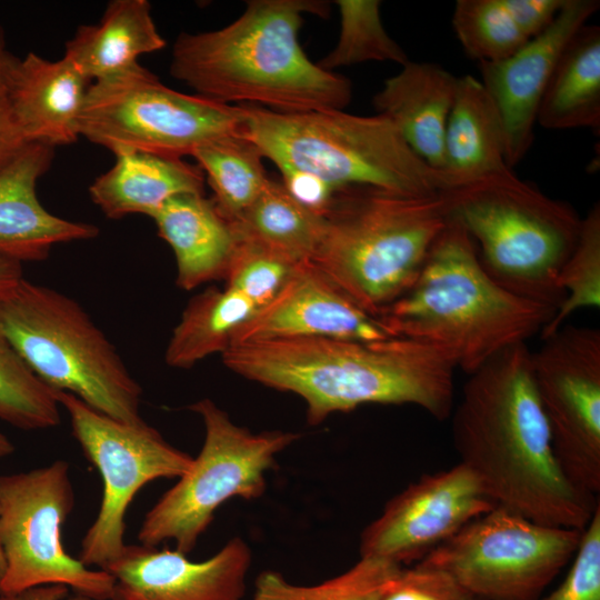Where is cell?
I'll return each instance as SVG.
<instances>
[{
  "label": "cell",
  "instance_id": "obj_39",
  "mask_svg": "<svg viewBox=\"0 0 600 600\" xmlns=\"http://www.w3.org/2000/svg\"><path fill=\"white\" fill-rule=\"evenodd\" d=\"M28 142L16 126L3 94H0V169Z\"/></svg>",
  "mask_w": 600,
  "mask_h": 600
},
{
  "label": "cell",
  "instance_id": "obj_42",
  "mask_svg": "<svg viewBox=\"0 0 600 600\" xmlns=\"http://www.w3.org/2000/svg\"><path fill=\"white\" fill-rule=\"evenodd\" d=\"M14 59L16 57L7 50L2 33L0 32V94L3 92L4 81Z\"/></svg>",
  "mask_w": 600,
  "mask_h": 600
},
{
  "label": "cell",
  "instance_id": "obj_8",
  "mask_svg": "<svg viewBox=\"0 0 600 600\" xmlns=\"http://www.w3.org/2000/svg\"><path fill=\"white\" fill-rule=\"evenodd\" d=\"M0 331L51 389L118 421L143 422L140 384L74 299L23 279L0 302Z\"/></svg>",
  "mask_w": 600,
  "mask_h": 600
},
{
  "label": "cell",
  "instance_id": "obj_45",
  "mask_svg": "<svg viewBox=\"0 0 600 600\" xmlns=\"http://www.w3.org/2000/svg\"><path fill=\"white\" fill-rule=\"evenodd\" d=\"M88 600H93V599H90V598H89Z\"/></svg>",
  "mask_w": 600,
  "mask_h": 600
},
{
  "label": "cell",
  "instance_id": "obj_31",
  "mask_svg": "<svg viewBox=\"0 0 600 600\" xmlns=\"http://www.w3.org/2000/svg\"><path fill=\"white\" fill-rule=\"evenodd\" d=\"M402 566L374 558L360 560L346 572L314 586H298L273 570L262 571L252 600H382L386 582Z\"/></svg>",
  "mask_w": 600,
  "mask_h": 600
},
{
  "label": "cell",
  "instance_id": "obj_27",
  "mask_svg": "<svg viewBox=\"0 0 600 600\" xmlns=\"http://www.w3.org/2000/svg\"><path fill=\"white\" fill-rule=\"evenodd\" d=\"M257 310L249 299L228 287H211L198 293L172 331L166 363L189 369L211 354H222L231 346L234 332Z\"/></svg>",
  "mask_w": 600,
  "mask_h": 600
},
{
  "label": "cell",
  "instance_id": "obj_2",
  "mask_svg": "<svg viewBox=\"0 0 600 600\" xmlns=\"http://www.w3.org/2000/svg\"><path fill=\"white\" fill-rule=\"evenodd\" d=\"M221 357L237 374L301 397L311 426L369 403L413 404L438 420L453 409L454 363L410 338L272 339L231 346Z\"/></svg>",
  "mask_w": 600,
  "mask_h": 600
},
{
  "label": "cell",
  "instance_id": "obj_30",
  "mask_svg": "<svg viewBox=\"0 0 600 600\" xmlns=\"http://www.w3.org/2000/svg\"><path fill=\"white\" fill-rule=\"evenodd\" d=\"M452 27L466 53L479 62L506 59L532 39L511 0H458Z\"/></svg>",
  "mask_w": 600,
  "mask_h": 600
},
{
  "label": "cell",
  "instance_id": "obj_1",
  "mask_svg": "<svg viewBox=\"0 0 600 600\" xmlns=\"http://www.w3.org/2000/svg\"><path fill=\"white\" fill-rule=\"evenodd\" d=\"M450 417L459 462L497 507L542 524L586 528L599 501L567 477L556 457L526 342L469 374Z\"/></svg>",
  "mask_w": 600,
  "mask_h": 600
},
{
  "label": "cell",
  "instance_id": "obj_18",
  "mask_svg": "<svg viewBox=\"0 0 600 600\" xmlns=\"http://www.w3.org/2000/svg\"><path fill=\"white\" fill-rule=\"evenodd\" d=\"M390 337L394 336L379 317L359 307L308 260L234 332L231 346L287 338L378 341Z\"/></svg>",
  "mask_w": 600,
  "mask_h": 600
},
{
  "label": "cell",
  "instance_id": "obj_26",
  "mask_svg": "<svg viewBox=\"0 0 600 600\" xmlns=\"http://www.w3.org/2000/svg\"><path fill=\"white\" fill-rule=\"evenodd\" d=\"M546 129H600V28L584 24L564 47L540 102Z\"/></svg>",
  "mask_w": 600,
  "mask_h": 600
},
{
  "label": "cell",
  "instance_id": "obj_22",
  "mask_svg": "<svg viewBox=\"0 0 600 600\" xmlns=\"http://www.w3.org/2000/svg\"><path fill=\"white\" fill-rule=\"evenodd\" d=\"M158 234L172 249L177 286L192 290L224 279L237 246L230 221L204 193H182L169 199L152 217Z\"/></svg>",
  "mask_w": 600,
  "mask_h": 600
},
{
  "label": "cell",
  "instance_id": "obj_35",
  "mask_svg": "<svg viewBox=\"0 0 600 600\" xmlns=\"http://www.w3.org/2000/svg\"><path fill=\"white\" fill-rule=\"evenodd\" d=\"M237 238L224 276L226 287L238 291L260 309L278 294L300 261L257 241Z\"/></svg>",
  "mask_w": 600,
  "mask_h": 600
},
{
  "label": "cell",
  "instance_id": "obj_4",
  "mask_svg": "<svg viewBox=\"0 0 600 600\" xmlns=\"http://www.w3.org/2000/svg\"><path fill=\"white\" fill-rule=\"evenodd\" d=\"M556 311L493 281L471 237L448 218L412 287L379 318L392 336L433 346L471 374L503 349L541 333Z\"/></svg>",
  "mask_w": 600,
  "mask_h": 600
},
{
  "label": "cell",
  "instance_id": "obj_32",
  "mask_svg": "<svg viewBox=\"0 0 600 600\" xmlns=\"http://www.w3.org/2000/svg\"><path fill=\"white\" fill-rule=\"evenodd\" d=\"M57 390L30 369L0 331V419L23 430L60 424Z\"/></svg>",
  "mask_w": 600,
  "mask_h": 600
},
{
  "label": "cell",
  "instance_id": "obj_19",
  "mask_svg": "<svg viewBox=\"0 0 600 600\" xmlns=\"http://www.w3.org/2000/svg\"><path fill=\"white\" fill-rule=\"evenodd\" d=\"M54 148L26 143L0 169V256L23 263L41 261L60 243L93 239L97 226L68 220L48 211L37 197V182L47 172Z\"/></svg>",
  "mask_w": 600,
  "mask_h": 600
},
{
  "label": "cell",
  "instance_id": "obj_24",
  "mask_svg": "<svg viewBox=\"0 0 600 600\" xmlns=\"http://www.w3.org/2000/svg\"><path fill=\"white\" fill-rule=\"evenodd\" d=\"M443 172L452 188L512 170L500 112L481 81L459 77L444 132Z\"/></svg>",
  "mask_w": 600,
  "mask_h": 600
},
{
  "label": "cell",
  "instance_id": "obj_41",
  "mask_svg": "<svg viewBox=\"0 0 600 600\" xmlns=\"http://www.w3.org/2000/svg\"><path fill=\"white\" fill-rule=\"evenodd\" d=\"M22 263L0 256V302L23 280Z\"/></svg>",
  "mask_w": 600,
  "mask_h": 600
},
{
  "label": "cell",
  "instance_id": "obj_23",
  "mask_svg": "<svg viewBox=\"0 0 600 600\" xmlns=\"http://www.w3.org/2000/svg\"><path fill=\"white\" fill-rule=\"evenodd\" d=\"M114 164L89 187L92 202L109 219L152 217L169 199L204 193V176L182 158L139 150L114 153Z\"/></svg>",
  "mask_w": 600,
  "mask_h": 600
},
{
  "label": "cell",
  "instance_id": "obj_44",
  "mask_svg": "<svg viewBox=\"0 0 600 600\" xmlns=\"http://www.w3.org/2000/svg\"><path fill=\"white\" fill-rule=\"evenodd\" d=\"M7 570V561L0 537V586Z\"/></svg>",
  "mask_w": 600,
  "mask_h": 600
},
{
  "label": "cell",
  "instance_id": "obj_6",
  "mask_svg": "<svg viewBox=\"0 0 600 600\" xmlns=\"http://www.w3.org/2000/svg\"><path fill=\"white\" fill-rule=\"evenodd\" d=\"M448 218L473 240L480 264L499 286L559 309L560 271L578 240L581 219L509 170L440 193ZM557 312V311H556Z\"/></svg>",
  "mask_w": 600,
  "mask_h": 600
},
{
  "label": "cell",
  "instance_id": "obj_13",
  "mask_svg": "<svg viewBox=\"0 0 600 600\" xmlns=\"http://www.w3.org/2000/svg\"><path fill=\"white\" fill-rule=\"evenodd\" d=\"M57 399L103 484L98 516L82 539L79 560L106 570L126 547L124 517L137 492L153 480L182 477L193 458L171 446L144 421H118L69 392L57 391Z\"/></svg>",
  "mask_w": 600,
  "mask_h": 600
},
{
  "label": "cell",
  "instance_id": "obj_21",
  "mask_svg": "<svg viewBox=\"0 0 600 600\" xmlns=\"http://www.w3.org/2000/svg\"><path fill=\"white\" fill-rule=\"evenodd\" d=\"M459 77L439 64L409 61L387 79L372 104L431 168L443 172L444 132Z\"/></svg>",
  "mask_w": 600,
  "mask_h": 600
},
{
  "label": "cell",
  "instance_id": "obj_40",
  "mask_svg": "<svg viewBox=\"0 0 600 600\" xmlns=\"http://www.w3.org/2000/svg\"><path fill=\"white\" fill-rule=\"evenodd\" d=\"M68 587L48 584L34 587L14 594H0V600H63L68 596ZM88 597L77 594L68 600H88Z\"/></svg>",
  "mask_w": 600,
  "mask_h": 600
},
{
  "label": "cell",
  "instance_id": "obj_9",
  "mask_svg": "<svg viewBox=\"0 0 600 600\" xmlns=\"http://www.w3.org/2000/svg\"><path fill=\"white\" fill-rule=\"evenodd\" d=\"M189 409L203 421L202 448L189 470L146 513L138 532L142 546L173 540L184 554L194 549L222 503L263 494L277 456L300 437L289 431L252 432L208 398Z\"/></svg>",
  "mask_w": 600,
  "mask_h": 600
},
{
  "label": "cell",
  "instance_id": "obj_29",
  "mask_svg": "<svg viewBox=\"0 0 600 600\" xmlns=\"http://www.w3.org/2000/svg\"><path fill=\"white\" fill-rule=\"evenodd\" d=\"M191 157L213 191L216 208L230 222L250 207L270 179L262 153L244 132L207 142Z\"/></svg>",
  "mask_w": 600,
  "mask_h": 600
},
{
  "label": "cell",
  "instance_id": "obj_17",
  "mask_svg": "<svg viewBox=\"0 0 600 600\" xmlns=\"http://www.w3.org/2000/svg\"><path fill=\"white\" fill-rule=\"evenodd\" d=\"M251 559L240 537L200 562L177 549L126 544L104 571L116 580L112 600H241Z\"/></svg>",
  "mask_w": 600,
  "mask_h": 600
},
{
  "label": "cell",
  "instance_id": "obj_10",
  "mask_svg": "<svg viewBox=\"0 0 600 600\" xmlns=\"http://www.w3.org/2000/svg\"><path fill=\"white\" fill-rule=\"evenodd\" d=\"M79 132L113 154L139 150L182 158L207 142L242 133L243 112L241 106L173 90L138 63L91 82Z\"/></svg>",
  "mask_w": 600,
  "mask_h": 600
},
{
  "label": "cell",
  "instance_id": "obj_43",
  "mask_svg": "<svg viewBox=\"0 0 600 600\" xmlns=\"http://www.w3.org/2000/svg\"><path fill=\"white\" fill-rule=\"evenodd\" d=\"M14 451L12 442L0 432V459L11 454Z\"/></svg>",
  "mask_w": 600,
  "mask_h": 600
},
{
  "label": "cell",
  "instance_id": "obj_5",
  "mask_svg": "<svg viewBox=\"0 0 600 600\" xmlns=\"http://www.w3.org/2000/svg\"><path fill=\"white\" fill-rule=\"evenodd\" d=\"M326 219L310 261L379 317L412 287L448 214L440 193L349 186L336 190Z\"/></svg>",
  "mask_w": 600,
  "mask_h": 600
},
{
  "label": "cell",
  "instance_id": "obj_3",
  "mask_svg": "<svg viewBox=\"0 0 600 600\" xmlns=\"http://www.w3.org/2000/svg\"><path fill=\"white\" fill-rule=\"evenodd\" d=\"M327 17L329 4L311 0H251L230 24L181 32L170 72L196 94L230 104L246 102L286 112L343 110L350 81L313 63L299 42L304 13Z\"/></svg>",
  "mask_w": 600,
  "mask_h": 600
},
{
  "label": "cell",
  "instance_id": "obj_38",
  "mask_svg": "<svg viewBox=\"0 0 600 600\" xmlns=\"http://www.w3.org/2000/svg\"><path fill=\"white\" fill-rule=\"evenodd\" d=\"M282 184L289 194L309 210L326 216L336 189L319 177L293 169L281 170Z\"/></svg>",
  "mask_w": 600,
  "mask_h": 600
},
{
  "label": "cell",
  "instance_id": "obj_7",
  "mask_svg": "<svg viewBox=\"0 0 600 600\" xmlns=\"http://www.w3.org/2000/svg\"><path fill=\"white\" fill-rule=\"evenodd\" d=\"M241 109L244 136L280 171L312 173L336 190L370 186L429 196L452 188L383 116L343 110L286 113L249 104Z\"/></svg>",
  "mask_w": 600,
  "mask_h": 600
},
{
  "label": "cell",
  "instance_id": "obj_28",
  "mask_svg": "<svg viewBox=\"0 0 600 600\" xmlns=\"http://www.w3.org/2000/svg\"><path fill=\"white\" fill-rule=\"evenodd\" d=\"M231 223L238 237L301 262L311 260L318 250L327 219L294 200L282 182L269 179L257 199Z\"/></svg>",
  "mask_w": 600,
  "mask_h": 600
},
{
  "label": "cell",
  "instance_id": "obj_34",
  "mask_svg": "<svg viewBox=\"0 0 600 600\" xmlns=\"http://www.w3.org/2000/svg\"><path fill=\"white\" fill-rule=\"evenodd\" d=\"M564 301L541 331L549 337L577 310L600 307V206L597 202L581 219L578 240L560 276Z\"/></svg>",
  "mask_w": 600,
  "mask_h": 600
},
{
  "label": "cell",
  "instance_id": "obj_14",
  "mask_svg": "<svg viewBox=\"0 0 600 600\" xmlns=\"http://www.w3.org/2000/svg\"><path fill=\"white\" fill-rule=\"evenodd\" d=\"M536 391L567 477L600 491V330L567 324L531 351Z\"/></svg>",
  "mask_w": 600,
  "mask_h": 600
},
{
  "label": "cell",
  "instance_id": "obj_15",
  "mask_svg": "<svg viewBox=\"0 0 600 600\" xmlns=\"http://www.w3.org/2000/svg\"><path fill=\"white\" fill-rule=\"evenodd\" d=\"M462 463L431 474L391 498L360 538V557L397 564L420 561L472 520L496 508Z\"/></svg>",
  "mask_w": 600,
  "mask_h": 600
},
{
  "label": "cell",
  "instance_id": "obj_36",
  "mask_svg": "<svg viewBox=\"0 0 600 600\" xmlns=\"http://www.w3.org/2000/svg\"><path fill=\"white\" fill-rule=\"evenodd\" d=\"M382 600H480L451 573L418 562L386 582Z\"/></svg>",
  "mask_w": 600,
  "mask_h": 600
},
{
  "label": "cell",
  "instance_id": "obj_37",
  "mask_svg": "<svg viewBox=\"0 0 600 600\" xmlns=\"http://www.w3.org/2000/svg\"><path fill=\"white\" fill-rule=\"evenodd\" d=\"M574 554L560 587L537 600H600V503L583 529Z\"/></svg>",
  "mask_w": 600,
  "mask_h": 600
},
{
  "label": "cell",
  "instance_id": "obj_12",
  "mask_svg": "<svg viewBox=\"0 0 600 600\" xmlns=\"http://www.w3.org/2000/svg\"><path fill=\"white\" fill-rule=\"evenodd\" d=\"M582 531L496 507L419 562L448 571L480 600H537L574 556Z\"/></svg>",
  "mask_w": 600,
  "mask_h": 600
},
{
  "label": "cell",
  "instance_id": "obj_16",
  "mask_svg": "<svg viewBox=\"0 0 600 600\" xmlns=\"http://www.w3.org/2000/svg\"><path fill=\"white\" fill-rule=\"evenodd\" d=\"M599 7L598 0H564L552 23L513 54L479 62L480 81L502 119L510 169L532 146L540 102L564 47Z\"/></svg>",
  "mask_w": 600,
  "mask_h": 600
},
{
  "label": "cell",
  "instance_id": "obj_11",
  "mask_svg": "<svg viewBox=\"0 0 600 600\" xmlns=\"http://www.w3.org/2000/svg\"><path fill=\"white\" fill-rule=\"evenodd\" d=\"M74 507L70 467L64 460L0 476V537L7 570L0 594L63 584L93 600H112L114 578L71 557L61 527Z\"/></svg>",
  "mask_w": 600,
  "mask_h": 600
},
{
  "label": "cell",
  "instance_id": "obj_25",
  "mask_svg": "<svg viewBox=\"0 0 600 600\" xmlns=\"http://www.w3.org/2000/svg\"><path fill=\"white\" fill-rule=\"evenodd\" d=\"M160 34L147 0H112L94 24L80 26L66 42L68 60L90 82L99 81L139 63L146 53L161 50Z\"/></svg>",
  "mask_w": 600,
  "mask_h": 600
},
{
  "label": "cell",
  "instance_id": "obj_20",
  "mask_svg": "<svg viewBox=\"0 0 600 600\" xmlns=\"http://www.w3.org/2000/svg\"><path fill=\"white\" fill-rule=\"evenodd\" d=\"M91 82L62 57L51 61L28 52L12 62L3 87L9 112L26 142L56 148L76 142Z\"/></svg>",
  "mask_w": 600,
  "mask_h": 600
},
{
  "label": "cell",
  "instance_id": "obj_33",
  "mask_svg": "<svg viewBox=\"0 0 600 600\" xmlns=\"http://www.w3.org/2000/svg\"><path fill=\"white\" fill-rule=\"evenodd\" d=\"M340 36L336 47L320 61L327 71L366 61L409 62L403 49L387 33L379 0H338Z\"/></svg>",
  "mask_w": 600,
  "mask_h": 600
}]
</instances>
